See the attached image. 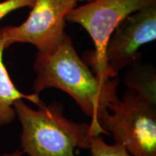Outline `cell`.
Here are the masks:
<instances>
[{
	"label": "cell",
	"mask_w": 156,
	"mask_h": 156,
	"mask_svg": "<svg viewBox=\"0 0 156 156\" xmlns=\"http://www.w3.org/2000/svg\"><path fill=\"white\" fill-rule=\"evenodd\" d=\"M36 78L33 89L39 95L44 90L56 88L75 100L90 119L93 134H105L98 116L119 99V79L101 81L77 53L73 40L66 34L61 44L49 54L37 53L34 63Z\"/></svg>",
	"instance_id": "obj_1"
},
{
	"label": "cell",
	"mask_w": 156,
	"mask_h": 156,
	"mask_svg": "<svg viewBox=\"0 0 156 156\" xmlns=\"http://www.w3.org/2000/svg\"><path fill=\"white\" fill-rule=\"evenodd\" d=\"M20 123V150L28 156H77V150L87 149L93 134L90 123L68 119L64 106L57 101L34 109L24 100L15 103Z\"/></svg>",
	"instance_id": "obj_2"
},
{
	"label": "cell",
	"mask_w": 156,
	"mask_h": 156,
	"mask_svg": "<svg viewBox=\"0 0 156 156\" xmlns=\"http://www.w3.org/2000/svg\"><path fill=\"white\" fill-rule=\"evenodd\" d=\"M105 134L132 156H156V101L126 88L116 103L98 116Z\"/></svg>",
	"instance_id": "obj_3"
},
{
	"label": "cell",
	"mask_w": 156,
	"mask_h": 156,
	"mask_svg": "<svg viewBox=\"0 0 156 156\" xmlns=\"http://www.w3.org/2000/svg\"><path fill=\"white\" fill-rule=\"evenodd\" d=\"M156 0H94L72 9L66 21L81 25L92 38L95 50L89 54L93 73L101 81L116 77L111 73L106 59L108 39L128 15L155 2Z\"/></svg>",
	"instance_id": "obj_4"
},
{
	"label": "cell",
	"mask_w": 156,
	"mask_h": 156,
	"mask_svg": "<svg viewBox=\"0 0 156 156\" xmlns=\"http://www.w3.org/2000/svg\"><path fill=\"white\" fill-rule=\"evenodd\" d=\"M77 0H36L24 23L0 28V44L6 49L13 44L27 43L36 46L37 53H52L65 36L66 17L77 7Z\"/></svg>",
	"instance_id": "obj_5"
},
{
	"label": "cell",
	"mask_w": 156,
	"mask_h": 156,
	"mask_svg": "<svg viewBox=\"0 0 156 156\" xmlns=\"http://www.w3.org/2000/svg\"><path fill=\"white\" fill-rule=\"evenodd\" d=\"M156 38V2L128 15L108 39L106 59L115 77L139 61V49Z\"/></svg>",
	"instance_id": "obj_6"
},
{
	"label": "cell",
	"mask_w": 156,
	"mask_h": 156,
	"mask_svg": "<svg viewBox=\"0 0 156 156\" xmlns=\"http://www.w3.org/2000/svg\"><path fill=\"white\" fill-rule=\"evenodd\" d=\"M4 45L0 44V127L9 125L17 118L14 108L17 101H28L37 106L44 103L36 93L25 94L17 88L4 64Z\"/></svg>",
	"instance_id": "obj_7"
},
{
	"label": "cell",
	"mask_w": 156,
	"mask_h": 156,
	"mask_svg": "<svg viewBox=\"0 0 156 156\" xmlns=\"http://www.w3.org/2000/svg\"><path fill=\"white\" fill-rule=\"evenodd\" d=\"M127 69L124 77L126 88L156 101V75L154 67L137 61Z\"/></svg>",
	"instance_id": "obj_8"
},
{
	"label": "cell",
	"mask_w": 156,
	"mask_h": 156,
	"mask_svg": "<svg viewBox=\"0 0 156 156\" xmlns=\"http://www.w3.org/2000/svg\"><path fill=\"white\" fill-rule=\"evenodd\" d=\"M87 150L91 156H132L122 145L107 144L101 134L89 136Z\"/></svg>",
	"instance_id": "obj_9"
},
{
	"label": "cell",
	"mask_w": 156,
	"mask_h": 156,
	"mask_svg": "<svg viewBox=\"0 0 156 156\" xmlns=\"http://www.w3.org/2000/svg\"><path fill=\"white\" fill-rule=\"evenodd\" d=\"M36 0H6L0 3V20L15 9L22 7L32 8Z\"/></svg>",
	"instance_id": "obj_10"
},
{
	"label": "cell",
	"mask_w": 156,
	"mask_h": 156,
	"mask_svg": "<svg viewBox=\"0 0 156 156\" xmlns=\"http://www.w3.org/2000/svg\"><path fill=\"white\" fill-rule=\"evenodd\" d=\"M23 153L20 150H16L12 152H7V153H4L0 154V156H23Z\"/></svg>",
	"instance_id": "obj_11"
},
{
	"label": "cell",
	"mask_w": 156,
	"mask_h": 156,
	"mask_svg": "<svg viewBox=\"0 0 156 156\" xmlns=\"http://www.w3.org/2000/svg\"><path fill=\"white\" fill-rule=\"evenodd\" d=\"M92 1H94V0H77V2H92Z\"/></svg>",
	"instance_id": "obj_12"
}]
</instances>
